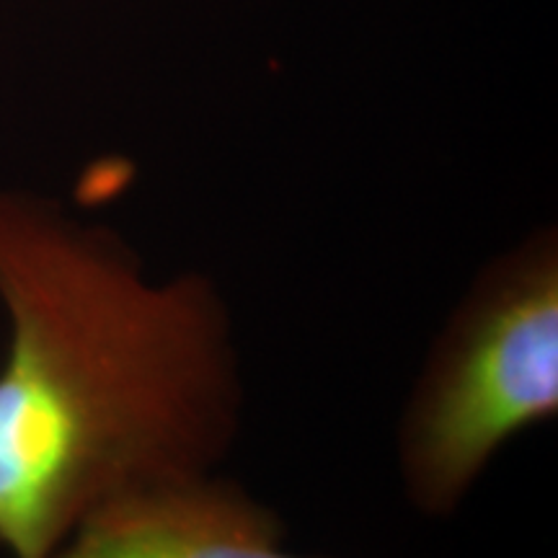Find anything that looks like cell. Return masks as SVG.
Returning <instances> with one entry per match:
<instances>
[{
  "instance_id": "cell-3",
  "label": "cell",
  "mask_w": 558,
  "mask_h": 558,
  "mask_svg": "<svg viewBox=\"0 0 558 558\" xmlns=\"http://www.w3.org/2000/svg\"><path fill=\"white\" fill-rule=\"evenodd\" d=\"M282 541L284 525L269 507L199 473L101 501L52 558H311Z\"/></svg>"
},
{
  "instance_id": "cell-1",
  "label": "cell",
  "mask_w": 558,
  "mask_h": 558,
  "mask_svg": "<svg viewBox=\"0 0 558 558\" xmlns=\"http://www.w3.org/2000/svg\"><path fill=\"white\" fill-rule=\"evenodd\" d=\"M0 548L52 558L94 507L199 476L233 442L239 373L209 279L150 288L120 235L0 192Z\"/></svg>"
},
{
  "instance_id": "cell-2",
  "label": "cell",
  "mask_w": 558,
  "mask_h": 558,
  "mask_svg": "<svg viewBox=\"0 0 558 558\" xmlns=\"http://www.w3.org/2000/svg\"><path fill=\"white\" fill-rule=\"evenodd\" d=\"M558 414L554 230L476 279L424 367L401 427L409 497L448 514L501 445Z\"/></svg>"
}]
</instances>
